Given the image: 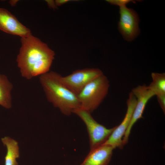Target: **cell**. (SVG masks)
<instances>
[{
    "label": "cell",
    "mask_w": 165,
    "mask_h": 165,
    "mask_svg": "<svg viewBox=\"0 0 165 165\" xmlns=\"http://www.w3.org/2000/svg\"><path fill=\"white\" fill-rule=\"evenodd\" d=\"M119 31L124 38L128 41L134 39L138 35L139 18L137 13L126 6L120 7Z\"/></svg>",
    "instance_id": "obj_8"
},
{
    "label": "cell",
    "mask_w": 165,
    "mask_h": 165,
    "mask_svg": "<svg viewBox=\"0 0 165 165\" xmlns=\"http://www.w3.org/2000/svg\"><path fill=\"white\" fill-rule=\"evenodd\" d=\"M0 30L21 38L31 35L30 30L20 23L7 9L0 8Z\"/></svg>",
    "instance_id": "obj_9"
},
{
    "label": "cell",
    "mask_w": 165,
    "mask_h": 165,
    "mask_svg": "<svg viewBox=\"0 0 165 165\" xmlns=\"http://www.w3.org/2000/svg\"><path fill=\"white\" fill-rule=\"evenodd\" d=\"M137 103L136 99L131 92L127 101V109L125 116L122 123L114 130L105 142L102 144L107 145L114 149L123 146L122 138L124 136L131 120Z\"/></svg>",
    "instance_id": "obj_7"
},
{
    "label": "cell",
    "mask_w": 165,
    "mask_h": 165,
    "mask_svg": "<svg viewBox=\"0 0 165 165\" xmlns=\"http://www.w3.org/2000/svg\"><path fill=\"white\" fill-rule=\"evenodd\" d=\"M18 1L17 0H11L9 2L11 6H14L16 5Z\"/></svg>",
    "instance_id": "obj_17"
},
{
    "label": "cell",
    "mask_w": 165,
    "mask_h": 165,
    "mask_svg": "<svg viewBox=\"0 0 165 165\" xmlns=\"http://www.w3.org/2000/svg\"><path fill=\"white\" fill-rule=\"evenodd\" d=\"M68 1L67 0H57L55 2L56 6H60L64 3H65Z\"/></svg>",
    "instance_id": "obj_16"
},
{
    "label": "cell",
    "mask_w": 165,
    "mask_h": 165,
    "mask_svg": "<svg viewBox=\"0 0 165 165\" xmlns=\"http://www.w3.org/2000/svg\"><path fill=\"white\" fill-rule=\"evenodd\" d=\"M131 92L136 98L137 103L130 123L123 136V145L127 143L133 125L138 120L142 117V114L147 102L155 95L148 86L145 84L138 86L132 90Z\"/></svg>",
    "instance_id": "obj_6"
},
{
    "label": "cell",
    "mask_w": 165,
    "mask_h": 165,
    "mask_svg": "<svg viewBox=\"0 0 165 165\" xmlns=\"http://www.w3.org/2000/svg\"><path fill=\"white\" fill-rule=\"evenodd\" d=\"M1 141L7 150L5 165H18L16 159L19 157L20 153L17 142L9 137L2 138Z\"/></svg>",
    "instance_id": "obj_13"
},
{
    "label": "cell",
    "mask_w": 165,
    "mask_h": 165,
    "mask_svg": "<svg viewBox=\"0 0 165 165\" xmlns=\"http://www.w3.org/2000/svg\"><path fill=\"white\" fill-rule=\"evenodd\" d=\"M61 75L49 72L40 76L39 82L47 100L64 114L70 115L80 108L77 95L69 89L61 81Z\"/></svg>",
    "instance_id": "obj_2"
},
{
    "label": "cell",
    "mask_w": 165,
    "mask_h": 165,
    "mask_svg": "<svg viewBox=\"0 0 165 165\" xmlns=\"http://www.w3.org/2000/svg\"><path fill=\"white\" fill-rule=\"evenodd\" d=\"M114 148L102 144L91 150L80 165H107L109 162Z\"/></svg>",
    "instance_id": "obj_10"
},
{
    "label": "cell",
    "mask_w": 165,
    "mask_h": 165,
    "mask_svg": "<svg viewBox=\"0 0 165 165\" xmlns=\"http://www.w3.org/2000/svg\"><path fill=\"white\" fill-rule=\"evenodd\" d=\"M107 1L111 4L119 6L120 7L126 6V5L130 2H134L130 0H108Z\"/></svg>",
    "instance_id": "obj_14"
},
{
    "label": "cell",
    "mask_w": 165,
    "mask_h": 165,
    "mask_svg": "<svg viewBox=\"0 0 165 165\" xmlns=\"http://www.w3.org/2000/svg\"><path fill=\"white\" fill-rule=\"evenodd\" d=\"M16 61L22 76L28 80L49 72L55 55L46 43L31 35L21 38Z\"/></svg>",
    "instance_id": "obj_1"
},
{
    "label": "cell",
    "mask_w": 165,
    "mask_h": 165,
    "mask_svg": "<svg viewBox=\"0 0 165 165\" xmlns=\"http://www.w3.org/2000/svg\"><path fill=\"white\" fill-rule=\"evenodd\" d=\"M13 88V84L7 77L0 73V105L7 109L12 107L11 93Z\"/></svg>",
    "instance_id": "obj_12"
},
{
    "label": "cell",
    "mask_w": 165,
    "mask_h": 165,
    "mask_svg": "<svg viewBox=\"0 0 165 165\" xmlns=\"http://www.w3.org/2000/svg\"><path fill=\"white\" fill-rule=\"evenodd\" d=\"M73 113L78 116L86 127L91 149L104 143L115 128V127L111 129L106 128L96 121L90 113L80 108L75 110Z\"/></svg>",
    "instance_id": "obj_4"
},
{
    "label": "cell",
    "mask_w": 165,
    "mask_h": 165,
    "mask_svg": "<svg viewBox=\"0 0 165 165\" xmlns=\"http://www.w3.org/2000/svg\"><path fill=\"white\" fill-rule=\"evenodd\" d=\"M46 1L48 6L50 8L53 9H55L56 8V5L55 1L52 0H46Z\"/></svg>",
    "instance_id": "obj_15"
},
{
    "label": "cell",
    "mask_w": 165,
    "mask_h": 165,
    "mask_svg": "<svg viewBox=\"0 0 165 165\" xmlns=\"http://www.w3.org/2000/svg\"><path fill=\"white\" fill-rule=\"evenodd\" d=\"M152 82L148 86L157 96L159 104L165 103V73L152 72Z\"/></svg>",
    "instance_id": "obj_11"
},
{
    "label": "cell",
    "mask_w": 165,
    "mask_h": 165,
    "mask_svg": "<svg viewBox=\"0 0 165 165\" xmlns=\"http://www.w3.org/2000/svg\"><path fill=\"white\" fill-rule=\"evenodd\" d=\"M103 74L97 68H86L75 71L65 76H61L62 82L71 91L77 95L88 83Z\"/></svg>",
    "instance_id": "obj_5"
},
{
    "label": "cell",
    "mask_w": 165,
    "mask_h": 165,
    "mask_svg": "<svg viewBox=\"0 0 165 165\" xmlns=\"http://www.w3.org/2000/svg\"><path fill=\"white\" fill-rule=\"evenodd\" d=\"M109 86V81L104 74L92 81L77 95L80 108L93 112L106 97Z\"/></svg>",
    "instance_id": "obj_3"
}]
</instances>
